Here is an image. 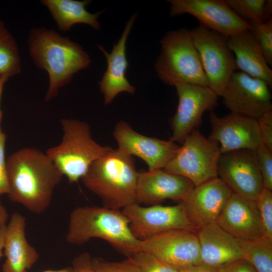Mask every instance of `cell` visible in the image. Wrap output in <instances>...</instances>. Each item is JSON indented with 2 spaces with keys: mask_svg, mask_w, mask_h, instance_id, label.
<instances>
[{
  "mask_svg": "<svg viewBox=\"0 0 272 272\" xmlns=\"http://www.w3.org/2000/svg\"><path fill=\"white\" fill-rule=\"evenodd\" d=\"M9 198L33 214L50 206L53 190L63 175L49 158L34 148H25L7 160Z\"/></svg>",
  "mask_w": 272,
  "mask_h": 272,
  "instance_id": "1",
  "label": "cell"
},
{
  "mask_svg": "<svg viewBox=\"0 0 272 272\" xmlns=\"http://www.w3.org/2000/svg\"><path fill=\"white\" fill-rule=\"evenodd\" d=\"M27 43L34 64L48 75L45 101L56 96L59 89L69 84L75 74L91 63L89 55L82 45L52 29L32 28Z\"/></svg>",
  "mask_w": 272,
  "mask_h": 272,
  "instance_id": "2",
  "label": "cell"
},
{
  "mask_svg": "<svg viewBox=\"0 0 272 272\" xmlns=\"http://www.w3.org/2000/svg\"><path fill=\"white\" fill-rule=\"evenodd\" d=\"M94 238L105 240L127 257L142 250L141 241L132 233L121 211L97 206L74 209L69 218L67 242L81 245Z\"/></svg>",
  "mask_w": 272,
  "mask_h": 272,
  "instance_id": "3",
  "label": "cell"
},
{
  "mask_svg": "<svg viewBox=\"0 0 272 272\" xmlns=\"http://www.w3.org/2000/svg\"><path fill=\"white\" fill-rule=\"evenodd\" d=\"M139 173L133 156L110 148L92 163L81 179L103 207L120 210L135 203Z\"/></svg>",
  "mask_w": 272,
  "mask_h": 272,
  "instance_id": "4",
  "label": "cell"
},
{
  "mask_svg": "<svg viewBox=\"0 0 272 272\" xmlns=\"http://www.w3.org/2000/svg\"><path fill=\"white\" fill-rule=\"evenodd\" d=\"M160 43L154 68L163 83L171 86L185 83L209 87L190 30L182 28L169 31Z\"/></svg>",
  "mask_w": 272,
  "mask_h": 272,
  "instance_id": "5",
  "label": "cell"
},
{
  "mask_svg": "<svg viewBox=\"0 0 272 272\" xmlns=\"http://www.w3.org/2000/svg\"><path fill=\"white\" fill-rule=\"evenodd\" d=\"M64 132L62 142L48 149L46 155L69 182H77L87 172L92 163L110 149L96 142L92 137L89 125L74 119H62Z\"/></svg>",
  "mask_w": 272,
  "mask_h": 272,
  "instance_id": "6",
  "label": "cell"
},
{
  "mask_svg": "<svg viewBox=\"0 0 272 272\" xmlns=\"http://www.w3.org/2000/svg\"><path fill=\"white\" fill-rule=\"evenodd\" d=\"M181 144L164 170L188 179L194 186L218 177L217 164L221 153L217 142L206 138L196 128Z\"/></svg>",
  "mask_w": 272,
  "mask_h": 272,
  "instance_id": "7",
  "label": "cell"
},
{
  "mask_svg": "<svg viewBox=\"0 0 272 272\" xmlns=\"http://www.w3.org/2000/svg\"><path fill=\"white\" fill-rule=\"evenodd\" d=\"M210 87L221 96L232 75L237 70L228 37L201 26L190 30Z\"/></svg>",
  "mask_w": 272,
  "mask_h": 272,
  "instance_id": "8",
  "label": "cell"
},
{
  "mask_svg": "<svg viewBox=\"0 0 272 272\" xmlns=\"http://www.w3.org/2000/svg\"><path fill=\"white\" fill-rule=\"evenodd\" d=\"M121 212L128 221L132 233L141 241L170 230L197 231L187 218L181 201L175 206L158 204L148 207L134 203Z\"/></svg>",
  "mask_w": 272,
  "mask_h": 272,
  "instance_id": "9",
  "label": "cell"
},
{
  "mask_svg": "<svg viewBox=\"0 0 272 272\" xmlns=\"http://www.w3.org/2000/svg\"><path fill=\"white\" fill-rule=\"evenodd\" d=\"M169 15L188 14L200 26L227 37L251 30L249 22L239 17L223 0H168Z\"/></svg>",
  "mask_w": 272,
  "mask_h": 272,
  "instance_id": "10",
  "label": "cell"
},
{
  "mask_svg": "<svg viewBox=\"0 0 272 272\" xmlns=\"http://www.w3.org/2000/svg\"><path fill=\"white\" fill-rule=\"evenodd\" d=\"M178 104L170 119V140L182 144L185 138L202 122L203 113L218 105V96L209 87L185 83L176 84Z\"/></svg>",
  "mask_w": 272,
  "mask_h": 272,
  "instance_id": "11",
  "label": "cell"
},
{
  "mask_svg": "<svg viewBox=\"0 0 272 272\" xmlns=\"http://www.w3.org/2000/svg\"><path fill=\"white\" fill-rule=\"evenodd\" d=\"M269 87L263 80L240 72L231 76L221 95L225 106L234 113L257 119L272 110Z\"/></svg>",
  "mask_w": 272,
  "mask_h": 272,
  "instance_id": "12",
  "label": "cell"
},
{
  "mask_svg": "<svg viewBox=\"0 0 272 272\" xmlns=\"http://www.w3.org/2000/svg\"><path fill=\"white\" fill-rule=\"evenodd\" d=\"M217 173L233 193L255 201L264 187L255 150L241 149L221 153Z\"/></svg>",
  "mask_w": 272,
  "mask_h": 272,
  "instance_id": "13",
  "label": "cell"
},
{
  "mask_svg": "<svg viewBox=\"0 0 272 272\" xmlns=\"http://www.w3.org/2000/svg\"><path fill=\"white\" fill-rule=\"evenodd\" d=\"M143 251L149 252L177 269L201 263L196 232L173 230L141 241Z\"/></svg>",
  "mask_w": 272,
  "mask_h": 272,
  "instance_id": "14",
  "label": "cell"
},
{
  "mask_svg": "<svg viewBox=\"0 0 272 272\" xmlns=\"http://www.w3.org/2000/svg\"><path fill=\"white\" fill-rule=\"evenodd\" d=\"M113 134L118 144V149L125 154L142 159L150 171L164 169L180 147L170 139L165 141L141 134L122 120L117 123Z\"/></svg>",
  "mask_w": 272,
  "mask_h": 272,
  "instance_id": "15",
  "label": "cell"
},
{
  "mask_svg": "<svg viewBox=\"0 0 272 272\" xmlns=\"http://www.w3.org/2000/svg\"><path fill=\"white\" fill-rule=\"evenodd\" d=\"M211 132L209 138L217 142L221 153L250 149L255 150L262 143L257 120L230 113L223 117L210 112Z\"/></svg>",
  "mask_w": 272,
  "mask_h": 272,
  "instance_id": "16",
  "label": "cell"
},
{
  "mask_svg": "<svg viewBox=\"0 0 272 272\" xmlns=\"http://www.w3.org/2000/svg\"><path fill=\"white\" fill-rule=\"evenodd\" d=\"M233 191L219 177L194 186L181 201L189 221L198 229L216 222Z\"/></svg>",
  "mask_w": 272,
  "mask_h": 272,
  "instance_id": "17",
  "label": "cell"
},
{
  "mask_svg": "<svg viewBox=\"0 0 272 272\" xmlns=\"http://www.w3.org/2000/svg\"><path fill=\"white\" fill-rule=\"evenodd\" d=\"M194 187L188 179L163 169L144 171L139 173L135 202L152 206L167 199L182 201Z\"/></svg>",
  "mask_w": 272,
  "mask_h": 272,
  "instance_id": "18",
  "label": "cell"
},
{
  "mask_svg": "<svg viewBox=\"0 0 272 272\" xmlns=\"http://www.w3.org/2000/svg\"><path fill=\"white\" fill-rule=\"evenodd\" d=\"M137 17V14H134L129 19L120 38L114 44L110 53L107 52L102 45H98V48L105 56L107 61L106 70L99 82L105 105L110 104L120 93L133 94L135 91L134 87L129 83L126 77V71L128 66L126 55V45Z\"/></svg>",
  "mask_w": 272,
  "mask_h": 272,
  "instance_id": "19",
  "label": "cell"
},
{
  "mask_svg": "<svg viewBox=\"0 0 272 272\" xmlns=\"http://www.w3.org/2000/svg\"><path fill=\"white\" fill-rule=\"evenodd\" d=\"M216 223L237 239L263 236L256 201L233 192Z\"/></svg>",
  "mask_w": 272,
  "mask_h": 272,
  "instance_id": "20",
  "label": "cell"
},
{
  "mask_svg": "<svg viewBox=\"0 0 272 272\" xmlns=\"http://www.w3.org/2000/svg\"><path fill=\"white\" fill-rule=\"evenodd\" d=\"M196 234L201 263L218 268L244 258L237 239L216 222L198 229Z\"/></svg>",
  "mask_w": 272,
  "mask_h": 272,
  "instance_id": "21",
  "label": "cell"
},
{
  "mask_svg": "<svg viewBox=\"0 0 272 272\" xmlns=\"http://www.w3.org/2000/svg\"><path fill=\"white\" fill-rule=\"evenodd\" d=\"M25 227V217L13 213L6 226L4 245L6 260L2 265L3 272L27 271L38 260V253L26 238Z\"/></svg>",
  "mask_w": 272,
  "mask_h": 272,
  "instance_id": "22",
  "label": "cell"
},
{
  "mask_svg": "<svg viewBox=\"0 0 272 272\" xmlns=\"http://www.w3.org/2000/svg\"><path fill=\"white\" fill-rule=\"evenodd\" d=\"M237 70L264 81L272 86V70L251 30L228 37Z\"/></svg>",
  "mask_w": 272,
  "mask_h": 272,
  "instance_id": "23",
  "label": "cell"
},
{
  "mask_svg": "<svg viewBox=\"0 0 272 272\" xmlns=\"http://www.w3.org/2000/svg\"><path fill=\"white\" fill-rule=\"evenodd\" d=\"M40 3L48 9L61 31L68 32L77 24L89 25L96 30L100 29L98 18L103 10L95 14L89 12L86 7L91 1L42 0Z\"/></svg>",
  "mask_w": 272,
  "mask_h": 272,
  "instance_id": "24",
  "label": "cell"
},
{
  "mask_svg": "<svg viewBox=\"0 0 272 272\" xmlns=\"http://www.w3.org/2000/svg\"><path fill=\"white\" fill-rule=\"evenodd\" d=\"M244 259L256 272H272V240L262 236L250 239H237Z\"/></svg>",
  "mask_w": 272,
  "mask_h": 272,
  "instance_id": "25",
  "label": "cell"
},
{
  "mask_svg": "<svg viewBox=\"0 0 272 272\" xmlns=\"http://www.w3.org/2000/svg\"><path fill=\"white\" fill-rule=\"evenodd\" d=\"M21 72V58L16 41L0 20V75L10 77Z\"/></svg>",
  "mask_w": 272,
  "mask_h": 272,
  "instance_id": "26",
  "label": "cell"
},
{
  "mask_svg": "<svg viewBox=\"0 0 272 272\" xmlns=\"http://www.w3.org/2000/svg\"><path fill=\"white\" fill-rule=\"evenodd\" d=\"M239 17L249 23L264 22L266 0H226Z\"/></svg>",
  "mask_w": 272,
  "mask_h": 272,
  "instance_id": "27",
  "label": "cell"
},
{
  "mask_svg": "<svg viewBox=\"0 0 272 272\" xmlns=\"http://www.w3.org/2000/svg\"><path fill=\"white\" fill-rule=\"evenodd\" d=\"M256 202L263 236L272 240V190L263 187Z\"/></svg>",
  "mask_w": 272,
  "mask_h": 272,
  "instance_id": "28",
  "label": "cell"
},
{
  "mask_svg": "<svg viewBox=\"0 0 272 272\" xmlns=\"http://www.w3.org/2000/svg\"><path fill=\"white\" fill-rule=\"evenodd\" d=\"M268 64L272 66V19L249 23Z\"/></svg>",
  "mask_w": 272,
  "mask_h": 272,
  "instance_id": "29",
  "label": "cell"
},
{
  "mask_svg": "<svg viewBox=\"0 0 272 272\" xmlns=\"http://www.w3.org/2000/svg\"><path fill=\"white\" fill-rule=\"evenodd\" d=\"M141 272H178V270L168 265L153 254L141 250L130 256Z\"/></svg>",
  "mask_w": 272,
  "mask_h": 272,
  "instance_id": "30",
  "label": "cell"
},
{
  "mask_svg": "<svg viewBox=\"0 0 272 272\" xmlns=\"http://www.w3.org/2000/svg\"><path fill=\"white\" fill-rule=\"evenodd\" d=\"M92 265L95 272H141L131 257L118 262L106 260L100 257H92Z\"/></svg>",
  "mask_w": 272,
  "mask_h": 272,
  "instance_id": "31",
  "label": "cell"
},
{
  "mask_svg": "<svg viewBox=\"0 0 272 272\" xmlns=\"http://www.w3.org/2000/svg\"><path fill=\"white\" fill-rule=\"evenodd\" d=\"M255 151L263 186L272 190V152L262 143Z\"/></svg>",
  "mask_w": 272,
  "mask_h": 272,
  "instance_id": "32",
  "label": "cell"
},
{
  "mask_svg": "<svg viewBox=\"0 0 272 272\" xmlns=\"http://www.w3.org/2000/svg\"><path fill=\"white\" fill-rule=\"evenodd\" d=\"M262 144L272 152V110L257 119Z\"/></svg>",
  "mask_w": 272,
  "mask_h": 272,
  "instance_id": "33",
  "label": "cell"
},
{
  "mask_svg": "<svg viewBox=\"0 0 272 272\" xmlns=\"http://www.w3.org/2000/svg\"><path fill=\"white\" fill-rule=\"evenodd\" d=\"M7 135L0 127V196L9 192L7 160L5 148Z\"/></svg>",
  "mask_w": 272,
  "mask_h": 272,
  "instance_id": "34",
  "label": "cell"
},
{
  "mask_svg": "<svg viewBox=\"0 0 272 272\" xmlns=\"http://www.w3.org/2000/svg\"><path fill=\"white\" fill-rule=\"evenodd\" d=\"M92 257L88 252L82 253L73 260V272H95L91 262Z\"/></svg>",
  "mask_w": 272,
  "mask_h": 272,
  "instance_id": "35",
  "label": "cell"
},
{
  "mask_svg": "<svg viewBox=\"0 0 272 272\" xmlns=\"http://www.w3.org/2000/svg\"><path fill=\"white\" fill-rule=\"evenodd\" d=\"M217 269L219 272H256L252 265L244 258L236 260Z\"/></svg>",
  "mask_w": 272,
  "mask_h": 272,
  "instance_id": "36",
  "label": "cell"
},
{
  "mask_svg": "<svg viewBox=\"0 0 272 272\" xmlns=\"http://www.w3.org/2000/svg\"><path fill=\"white\" fill-rule=\"evenodd\" d=\"M178 270V272H219L217 268L201 263L183 267Z\"/></svg>",
  "mask_w": 272,
  "mask_h": 272,
  "instance_id": "37",
  "label": "cell"
},
{
  "mask_svg": "<svg viewBox=\"0 0 272 272\" xmlns=\"http://www.w3.org/2000/svg\"><path fill=\"white\" fill-rule=\"evenodd\" d=\"M272 14V1L266 0L264 5V22L271 19Z\"/></svg>",
  "mask_w": 272,
  "mask_h": 272,
  "instance_id": "38",
  "label": "cell"
},
{
  "mask_svg": "<svg viewBox=\"0 0 272 272\" xmlns=\"http://www.w3.org/2000/svg\"><path fill=\"white\" fill-rule=\"evenodd\" d=\"M8 219V212L0 201V228L7 225L6 223Z\"/></svg>",
  "mask_w": 272,
  "mask_h": 272,
  "instance_id": "39",
  "label": "cell"
},
{
  "mask_svg": "<svg viewBox=\"0 0 272 272\" xmlns=\"http://www.w3.org/2000/svg\"><path fill=\"white\" fill-rule=\"evenodd\" d=\"M9 77L7 75H0V102L2 96L4 86L8 81ZM3 117V111L0 108V123Z\"/></svg>",
  "mask_w": 272,
  "mask_h": 272,
  "instance_id": "40",
  "label": "cell"
},
{
  "mask_svg": "<svg viewBox=\"0 0 272 272\" xmlns=\"http://www.w3.org/2000/svg\"><path fill=\"white\" fill-rule=\"evenodd\" d=\"M6 226L0 228V259L4 255L3 249H4Z\"/></svg>",
  "mask_w": 272,
  "mask_h": 272,
  "instance_id": "41",
  "label": "cell"
},
{
  "mask_svg": "<svg viewBox=\"0 0 272 272\" xmlns=\"http://www.w3.org/2000/svg\"><path fill=\"white\" fill-rule=\"evenodd\" d=\"M24 272H28L25 271ZM43 272H73L72 266H69L59 269H48L43 271Z\"/></svg>",
  "mask_w": 272,
  "mask_h": 272,
  "instance_id": "42",
  "label": "cell"
}]
</instances>
